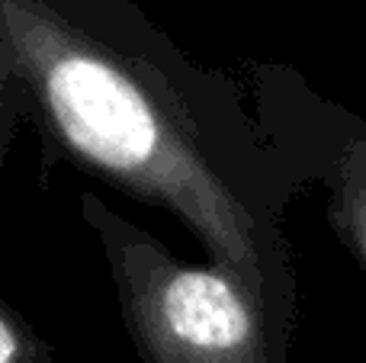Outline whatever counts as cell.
I'll list each match as a JSON object with an SVG mask.
<instances>
[{
	"instance_id": "5",
	"label": "cell",
	"mask_w": 366,
	"mask_h": 363,
	"mask_svg": "<svg viewBox=\"0 0 366 363\" xmlns=\"http://www.w3.org/2000/svg\"><path fill=\"white\" fill-rule=\"evenodd\" d=\"M19 116L23 113V96H19L16 77H13V68L6 61L4 49H0V167L6 161V151H10V141L16 135Z\"/></svg>"
},
{
	"instance_id": "3",
	"label": "cell",
	"mask_w": 366,
	"mask_h": 363,
	"mask_svg": "<svg viewBox=\"0 0 366 363\" xmlns=\"http://www.w3.org/2000/svg\"><path fill=\"white\" fill-rule=\"evenodd\" d=\"M254 116L299 184L325 193V219L366 280V116L290 64H251Z\"/></svg>"
},
{
	"instance_id": "4",
	"label": "cell",
	"mask_w": 366,
	"mask_h": 363,
	"mask_svg": "<svg viewBox=\"0 0 366 363\" xmlns=\"http://www.w3.org/2000/svg\"><path fill=\"white\" fill-rule=\"evenodd\" d=\"M0 363H58L36 328L0 299Z\"/></svg>"
},
{
	"instance_id": "2",
	"label": "cell",
	"mask_w": 366,
	"mask_h": 363,
	"mask_svg": "<svg viewBox=\"0 0 366 363\" xmlns=\"http://www.w3.org/2000/svg\"><path fill=\"white\" fill-rule=\"evenodd\" d=\"M81 216L107 257L142 363H290L296 315L260 299L219 264H183L97 193Z\"/></svg>"
},
{
	"instance_id": "1",
	"label": "cell",
	"mask_w": 366,
	"mask_h": 363,
	"mask_svg": "<svg viewBox=\"0 0 366 363\" xmlns=\"http://www.w3.org/2000/svg\"><path fill=\"white\" fill-rule=\"evenodd\" d=\"M0 49L45 148L171 212L209 264L296 315L283 216L305 187L234 77L189 61L135 0H0Z\"/></svg>"
}]
</instances>
